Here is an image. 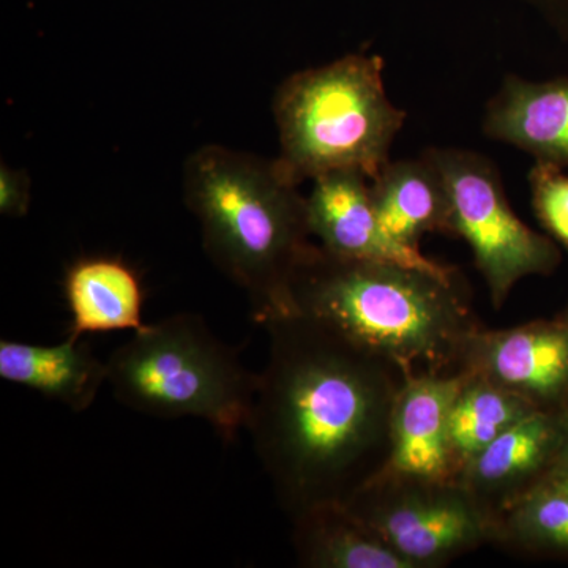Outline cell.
Instances as JSON below:
<instances>
[{
	"label": "cell",
	"instance_id": "cell-17",
	"mask_svg": "<svg viewBox=\"0 0 568 568\" xmlns=\"http://www.w3.org/2000/svg\"><path fill=\"white\" fill-rule=\"evenodd\" d=\"M536 410L537 407L521 396L510 394L484 377L463 373V383L448 417V457L455 477L497 437Z\"/></svg>",
	"mask_w": 568,
	"mask_h": 568
},
{
	"label": "cell",
	"instance_id": "cell-6",
	"mask_svg": "<svg viewBox=\"0 0 568 568\" xmlns=\"http://www.w3.org/2000/svg\"><path fill=\"white\" fill-rule=\"evenodd\" d=\"M424 153L447 189L450 235L469 245L496 310L503 308L521 280L551 275L559 267L562 256L558 244L515 213L491 160L454 148H433Z\"/></svg>",
	"mask_w": 568,
	"mask_h": 568
},
{
	"label": "cell",
	"instance_id": "cell-3",
	"mask_svg": "<svg viewBox=\"0 0 568 568\" xmlns=\"http://www.w3.org/2000/svg\"><path fill=\"white\" fill-rule=\"evenodd\" d=\"M182 183L205 253L244 291L254 323L294 315V276L315 245L301 185L276 159L216 144L186 159Z\"/></svg>",
	"mask_w": 568,
	"mask_h": 568
},
{
	"label": "cell",
	"instance_id": "cell-14",
	"mask_svg": "<svg viewBox=\"0 0 568 568\" xmlns=\"http://www.w3.org/2000/svg\"><path fill=\"white\" fill-rule=\"evenodd\" d=\"M63 295L74 338L110 332H140L145 293L140 275L122 257L84 256L67 268Z\"/></svg>",
	"mask_w": 568,
	"mask_h": 568
},
{
	"label": "cell",
	"instance_id": "cell-16",
	"mask_svg": "<svg viewBox=\"0 0 568 568\" xmlns=\"http://www.w3.org/2000/svg\"><path fill=\"white\" fill-rule=\"evenodd\" d=\"M293 523V545L306 568H410L346 504L308 508Z\"/></svg>",
	"mask_w": 568,
	"mask_h": 568
},
{
	"label": "cell",
	"instance_id": "cell-4",
	"mask_svg": "<svg viewBox=\"0 0 568 568\" xmlns=\"http://www.w3.org/2000/svg\"><path fill=\"white\" fill-rule=\"evenodd\" d=\"M272 111L276 162L298 185L334 171L373 181L390 162L406 122L386 91L383 58L364 52L291 74L276 89Z\"/></svg>",
	"mask_w": 568,
	"mask_h": 568
},
{
	"label": "cell",
	"instance_id": "cell-18",
	"mask_svg": "<svg viewBox=\"0 0 568 568\" xmlns=\"http://www.w3.org/2000/svg\"><path fill=\"white\" fill-rule=\"evenodd\" d=\"M495 544L568 558V473H552L497 519Z\"/></svg>",
	"mask_w": 568,
	"mask_h": 568
},
{
	"label": "cell",
	"instance_id": "cell-15",
	"mask_svg": "<svg viewBox=\"0 0 568 568\" xmlns=\"http://www.w3.org/2000/svg\"><path fill=\"white\" fill-rule=\"evenodd\" d=\"M369 182L381 227L398 244L418 248L426 234H452L447 189L425 153L413 160H390Z\"/></svg>",
	"mask_w": 568,
	"mask_h": 568
},
{
	"label": "cell",
	"instance_id": "cell-1",
	"mask_svg": "<svg viewBox=\"0 0 568 568\" xmlns=\"http://www.w3.org/2000/svg\"><path fill=\"white\" fill-rule=\"evenodd\" d=\"M267 364L246 432L284 514L346 504L383 470L405 375L302 315L263 325Z\"/></svg>",
	"mask_w": 568,
	"mask_h": 568
},
{
	"label": "cell",
	"instance_id": "cell-12",
	"mask_svg": "<svg viewBox=\"0 0 568 568\" xmlns=\"http://www.w3.org/2000/svg\"><path fill=\"white\" fill-rule=\"evenodd\" d=\"M484 132L529 153L536 162L568 168V78H506L489 100Z\"/></svg>",
	"mask_w": 568,
	"mask_h": 568
},
{
	"label": "cell",
	"instance_id": "cell-10",
	"mask_svg": "<svg viewBox=\"0 0 568 568\" xmlns=\"http://www.w3.org/2000/svg\"><path fill=\"white\" fill-rule=\"evenodd\" d=\"M560 447L559 410H536L489 444L457 480L496 526L508 507L558 469Z\"/></svg>",
	"mask_w": 568,
	"mask_h": 568
},
{
	"label": "cell",
	"instance_id": "cell-21",
	"mask_svg": "<svg viewBox=\"0 0 568 568\" xmlns=\"http://www.w3.org/2000/svg\"><path fill=\"white\" fill-rule=\"evenodd\" d=\"M560 414V426H562V447H560V458L559 466L555 473H560V470H568V403L562 409L559 410Z\"/></svg>",
	"mask_w": 568,
	"mask_h": 568
},
{
	"label": "cell",
	"instance_id": "cell-7",
	"mask_svg": "<svg viewBox=\"0 0 568 568\" xmlns=\"http://www.w3.org/2000/svg\"><path fill=\"white\" fill-rule=\"evenodd\" d=\"M346 506L410 568H439L495 541V521L457 478L379 473Z\"/></svg>",
	"mask_w": 568,
	"mask_h": 568
},
{
	"label": "cell",
	"instance_id": "cell-19",
	"mask_svg": "<svg viewBox=\"0 0 568 568\" xmlns=\"http://www.w3.org/2000/svg\"><path fill=\"white\" fill-rule=\"evenodd\" d=\"M528 181L538 222L556 244L568 250V174L564 168L536 162Z\"/></svg>",
	"mask_w": 568,
	"mask_h": 568
},
{
	"label": "cell",
	"instance_id": "cell-23",
	"mask_svg": "<svg viewBox=\"0 0 568 568\" xmlns=\"http://www.w3.org/2000/svg\"><path fill=\"white\" fill-rule=\"evenodd\" d=\"M560 473H568V470H560Z\"/></svg>",
	"mask_w": 568,
	"mask_h": 568
},
{
	"label": "cell",
	"instance_id": "cell-20",
	"mask_svg": "<svg viewBox=\"0 0 568 568\" xmlns=\"http://www.w3.org/2000/svg\"><path fill=\"white\" fill-rule=\"evenodd\" d=\"M31 207V179L26 171L9 164L0 168V213L9 219H22Z\"/></svg>",
	"mask_w": 568,
	"mask_h": 568
},
{
	"label": "cell",
	"instance_id": "cell-8",
	"mask_svg": "<svg viewBox=\"0 0 568 568\" xmlns=\"http://www.w3.org/2000/svg\"><path fill=\"white\" fill-rule=\"evenodd\" d=\"M459 372L521 396L538 410L558 413L568 403V323L532 321L518 327H480L470 336Z\"/></svg>",
	"mask_w": 568,
	"mask_h": 568
},
{
	"label": "cell",
	"instance_id": "cell-2",
	"mask_svg": "<svg viewBox=\"0 0 568 568\" xmlns=\"http://www.w3.org/2000/svg\"><path fill=\"white\" fill-rule=\"evenodd\" d=\"M294 315L332 328L403 375H454L481 327L459 274L347 260L313 245L293 283Z\"/></svg>",
	"mask_w": 568,
	"mask_h": 568
},
{
	"label": "cell",
	"instance_id": "cell-5",
	"mask_svg": "<svg viewBox=\"0 0 568 568\" xmlns=\"http://www.w3.org/2000/svg\"><path fill=\"white\" fill-rule=\"evenodd\" d=\"M106 365L112 394L134 413L200 418L226 443L246 432L260 375L200 315L145 325Z\"/></svg>",
	"mask_w": 568,
	"mask_h": 568
},
{
	"label": "cell",
	"instance_id": "cell-13",
	"mask_svg": "<svg viewBox=\"0 0 568 568\" xmlns=\"http://www.w3.org/2000/svg\"><path fill=\"white\" fill-rule=\"evenodd\" d=\"M0 377L37 392L71 413H84L108 384V365L84 339L71 335L55 345L2 339Z\"/></svg>",
	"mask_w": 568,
	"mask_h": 568
},
{
	"label": "cell",
	"instance_id": "cell-11",
	"mask_svg": "<svg viewBox=\"0 0 568 568\" xmlns=\"http://www.w3.org/2000/svg\"><path fill=\"white\" fill-rule=\"evenodd\" d=\"M462 383L463 373L405 377L392 410L390 450L381 473L436 480L457 478L448 457L447 433Z\"/></svg>",
	"mask_w": 568,
	"mask_h": 568
},
{
	"label": "cell",
	"instance_id": "cell-22",
	"mask_svg": "<svg viewBox=\"0 0 568 568\" xmlns=\"http://www.w3.org/2000/svg\"><path fill=\"white\" fill-rule=\"evenodd\" d=\"M562 320L567 321V323H568V306H567L566 313H564V315H562Z\"/></svg>",
	"mask_w": 568,
	"mask_h": 568
},
{
	"label": "cell",
	"instance_id": "cell-9",
	"mask_svg": "<svg viewBox=\"0 0 568 568\" xmlns=\"http://www.w3.org/2000/svg\"><path fill=\"white\" fill-rule=\"evenodd\" d=\"M312 183V192L306 196V216L312 237L325 252L347 260L409 265L443 275L458 272L384 233L365 174L334 171L313 179Z\"/></svg>",
	"mask_w": 568,
	"mask_h": 568
}]
</instances>
